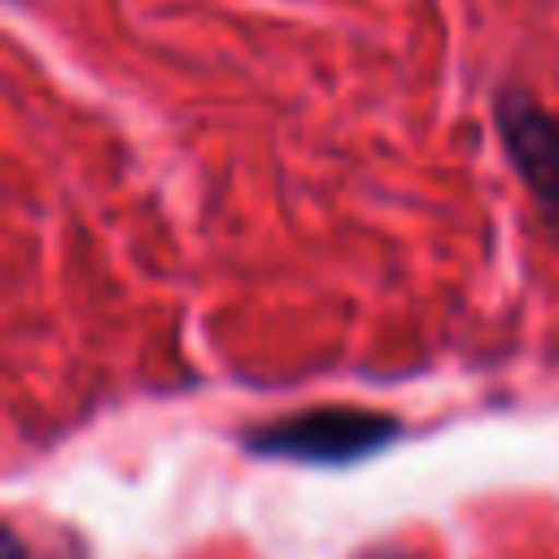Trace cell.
I'll list each match as a JSON object with an SVG mask.
<instances>
[{
	"label": "cell",
	"mask_w": 559,
	"mask_h": 559,
	"mask_svg": "<svg viewBox=\"0 0 559 559\" xmlns=\"http://www.w3.org/2000/svg\"><path fill=\"white\" fill-rule=\"evenodd\" d=\"M402 437V419L367 406H310L245 428V450L306 467H349Z\"/></svg>",
	"instance_id": "cell-1"
},
{
	"label": "cell",
	"mask_w": 559,
	"mask_h": 559,
	"mask_svg": "<svg viewBox=\"0 0 559 559\" xmlns=\"http://www.w3.org/2000/svg\"><path fill=\"white\" fill-rule=\"evenodd\" d=\"M493 127L546 231L559 240V114L542 109L528 92H498Z\"/></svg>",
	"instance_id": "cell-2"
},
{
	"label": "cell",
	"mask_w": 559,
	"mask_h": 559,
	"mask_svg": "<svg viewBox=\"0 0 559 559\" xmlns=\"http://www.w3.org/2000/svg\"><path fill=\"white\" fill-rule=\"evenodd\" d=\"M0 559H87V546L79 537L39 542V537L22 533L13 520H4L0 524Z\"/></svg>",
	"instance_id": "cell-3"
},
{
	"label": "cell",
	"mask_w": 559,
	"mask_h": 559,
	"mask_svg": "<svg viewBox=\"0 0 559 559\" xmlns=\"http://www.w3.org/2000/svg\"><path fill=\"white\" fill-rule=\"evenodd\" d=\"M367 559H411V555H393V550H376V555H367Z\"/></svg>",
	"instance_id": "cell-4"
}]
</instances>
